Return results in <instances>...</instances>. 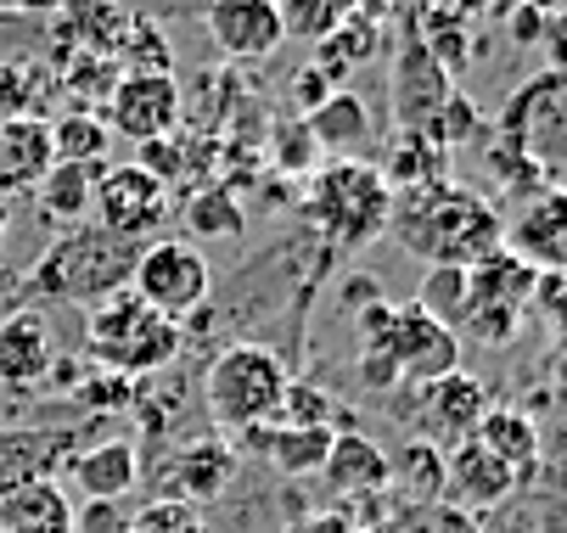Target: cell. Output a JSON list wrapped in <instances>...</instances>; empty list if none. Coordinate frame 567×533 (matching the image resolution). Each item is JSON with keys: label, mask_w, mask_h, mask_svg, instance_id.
Segmentation results:
<instances>
[{"label": "cell", "mask_w": 567, "mask_h": 533, "mask_svg": "<svg viewBox=\"0 0 567 533\" xmlns=\"http://www.w3.org/2000/svg\"><path fill=\"white\" fill-rule=\"evenodd\" d=\"M388 231L427 270L433 264L472 270L477 259H489L501 248V208L489 197H477L472 186L439 180V186H422V191H399L393 213H388Z\"/></svg>", "instance_id": "1"}, {"label": "cell", "mask_w": 567, "mask_h": 533, "mask_svg": "<svg viewBox=\"0 0 567 533\" xmlns=\"http://www.w3.org/2000/svg\"><path fill=\"white\" fill-rule=\"evenodd\" d=\"M303 224L327 242V248H371L388 231V213H393V191L377 175V164L365 158H327L309 180H303Z\"/></svg>", "instance_id": "2"}, {"label": "cell", "mask_w": 567, "mask_h": 533, "mask_svg": "<svg viewBox=\"0 0 567 533\" xmlns=\"http://www.w3.org/2000/svg\"><path fill=\"white\" fill-rule=\"evenodd\" d=\"M85 348H91V359L102 370L130 376V383H146V376H164L181 359L186 332L124 286V292L102 297L96 310H85Z\"/></svg>", "instance_id": "3"}, {"label": "cell", "mask_w": 567, "mask_h": 533, "mask_svg": "<svg viewBox=\"0 0 567 533\" xmlns=\"http://www.w3.org/2000/svg\"><path fill=\"white\" fill-rule=\"evenodd\" d=\"M135 259H141L135 242L107 237L102 224H73L68 237H56V242L40 253V264L29 270V286H34L40 297L85 303V310H96L102 297H113V292L130 286Z\"/></svg>", "instance_id": "4"}, {"label": "cell", "mask_w": 567, "mask_h": 533, "mask_svg": "<svg viewBox=\"0 0 567 533\" xmlns=\"http://www.w3.org/2000/svg\"><path fill=\"white\" fill-rule=\"evenodd\" d=\"M287 383L292 370L270 343H230L203 376V410L219 432H248L276 421Z\"/></svg>", "instance_id": "5"}, {"label": "cell", "mask_w": 567, "mask_h": 533, "mask_svg": "<svg viewBox=\"0 0 567 533\" xmlns=\"http://www.w3.org/2000/svg\"><path fill=\"white\" fill-rule=\"evenodd\" d=\"M495 140L512 146L528 169H539L545 180L561 186L567 175V73L561 67H539L506 96L501 118H495Z\"/></svg>", "instance_id": "6"}, {"label": "cell", "mask_w": 567, "mask_h": 533, "mask_svg": "<svg viewBox=\"0 0 567 533\" xmlns=\"http://www.w3.org/2000/svg\"><path fill=\"white\" fill-rule=\"evenodd\" d=\"M360 343H377L393 359L399 383H411V388H427L439 376L461 370V337L450 326H439L416 297L411 303L377 297L371 310H360Z\"/></svg>", "instance_id": "7"}, {"label": "cell", "mask_w": 567, "mask_h": 533, "mask_svg": "<svg viewBox=\"0 0 567 533\" xmlns=\"http://www.w3.org/2000/svg\"><path fill=\"white\" fill-rule=\"evenodd\" d=\"M130 292L141 303H152L164 321H186L192 310H203L208 292H214V270L203 259L197 242H146L130 275Z\"/></svg>", "instance_id": "8"}, {"label": "cell", "mask_w": 567, "mask_h": 533, "mask_svg": "<svg viewBox=\"0 0 567 533\" xmlns=\"http://www.w3.org/2000/svg\"><path fill=\"white\" fill-rule=\"evenodd\" d=\"M91 213H96V224L107 237L146 248L157 231H164V219H169V186L152 180L141 164H107Z\"/></svg>", "instance_id": "9"}, {"label": "cell", "mask_w": 567, "mask_h": 533, "mask_svg": "<svg viewBox=\"0 0 567 533\" xmlns=\"http://www.w3.org/2000/svg\"><path fill=\"white\" fill-rule=\"evenodd\" d=\"M186 118V96L175 85V73H118L113 91L102 96V124L124 135L130 146L175 135Z\"/></svg>", "instance_id": "10"}, {"label": "cell", "mask_w": 567, "mask_h": 533, "mask_svg": "<svg viewBox=\"0 0 567 533\" xmlns=\"http://www.w3.org/2000/svg\"><path fill=\"white\" fill-rule=\"evenodd\" d=\"M501 248L523 259L534 275L567 270V186H539L517 197L512 213H501Z\"/></svg>", "instance_id": "11"}, {"label": "cell", "mask_w": 567, "mask_h": 533, "mask_svg": "<svg viewBox=\"0 0 567 533\" xmlns=\"http://www.w3.org/2000/svg\"><path fill=\"white\" fill-rule=\"evenodd\" d=\"M388 96H393V124H399V129H416V135H427L433 118H439V107L455 96V80L427 56V45L416 40L411 18H404V34H399V56H393Z\"/></svg>", "instance_id": "12"}, {"label": "cell", "mask_w": 567, "mask_h": 533, "mask_svg": "<svg viewBox=\"0 0 567 533\" xmlns=\"http://www.w3.org/2000/svg\"><path fill=\"white\" fill-rule=\"evenodd\" d=\"M203 29L214 40V51L236 67H248V62H265L281 51V12H276V0H208L203 7Z\"/></svg>", "instance_id": "13"}, {"label": "cell", "mask_w": 567, "mask_h": 533, "mask_svg": "<svg viewBox=\"0 0 567 533\" xmlns=\"http://www.w3.org/2000/svg\"><path fill=\"white\" fill-rule=\"evenodd\" d=\"M517 472L512 467H501L489 449H483L477 438H466V443H455V449H444V505H455V511H466V516H489V511H501V505H512L517 500Z\"/></svg>", "instance_id": "14"}, {"label": "cell", "mask_w": 567, "mask_h": 533, "mask_svg": "<svg viewBox=\"0 0 567 533\" xmlns=\"http://www.w3.org/2000/svg\"><path fill=\"white\" fill-rule=\"evenodd\" d=\"M241 478V454L225 438H197L186 443L175 461L157 472V494L164 500H186V505H214L230 494V483Z\"/></svg>", "instance_id": "15"}, {"label": "cell", "mask_w": 567, "mask_h": 533, "mask_svg": "<svg viewBox=\"0 0 567 533\" xmlns=\"http://www.w3.org/2000/svg\"><path fill=\"white\" fill-rule=\"evenodd\" d=\"M416 399H422L427 443H439V449L466 443V438L477 432L483 410L495 405V399H489V388H483V376H472L466 365H461V370H450V376H439V383H427V388H416Z\"/></svg>", "instance_id": "16"}, {"label": "cell", "mask_w": 567, "mask_h": 533, "mask_svg": "<svg viewBox=\"0 0 567 533\" xmlns=\"http://www.w3.org/2000/svg\"><path fill=\"white\" fill-rule=\"evenodd\" d=\"M73 449H79V438L62 427H29V421L0 427V500L29 483H45L56 467H68Z\"/></svg>", "instance_id": "17"}, {"label": "cell", "mask_w": 567, "mask_h": 533, "mask_svg": "<svg viewBox=\"0 0 567 533\" xmlns=\"http://www.w3.org/2000/svg\"><path fill=\"white\" fill-rule=\"evenodd\" d=\"M241 438V454H248L254 467H270L281 478H309L327 467L332 454V427H287V421H265V427H248L236 432Z\"/></svg>", "instance_id": "18"}, {"label": "cell", "mask_w": 567, "mask_h": 533, "mask_svg": "<svg viewBox=\"0 0 567 533\" xmlns=\"http://www.w3.org/2000/svg\"><path fill=\"white\" fill-rule=\"evenodd\" d=\"M56 146L51 118H0V197H34V186L51 175Z\"/></svg>", "instance_id": "19"}, {"label": "cell", "mask_w": 567, "mask_h": 533, "mask_svg": "<svg viewBox=\"0 0 567 533\" xmlns=\"http://www.w3.org/2000/svg\"><path fill=\"white\" fill-rule=\"evenodd\" d=\"M124 23H130V12L118 7V0H62V7L51 12L56 56H102V62H113Z\"/></svg>", "instance_id": "20"}, {"label": "cell", "mask_w": 567, "mask_h": 533, "mask_svg": "<svg viewBox=\"0 0 567 533\" xmlns=\"http://www.w3.org/2000/svg\"><path fill=\"white\" fill-rule=\"evenodd\" d=\"M56 370V337L45 315L18 310L0 321V388H40Z\"/></svg>", "instance_id": "21"}, {"label": "cell", "mask_w": 567, "mask_h": 533, "mask_svg": "<svg viewBox=\"0 0 567 533\" xmlns=\"http://www.w3.org/2000/svg\"><path fill=\"white\" fill-rule=\"evenodd\" d=\"M327 483H332V494H343V500H377V494H388L393 489V461H388V449L377 443V438H365V432H338L332 438V454H327Z\"/></svg>", "instance_id": "22"}, {"label": "cell", "mask_w": 567, "mask_h": 533, "mask_svg": "<svg viewBox=\"0 0 567 533\" xmlns=\"http://www.w3.org/2000/svg\"><path fill=\"white\" fill-rule=\"evenodd\" d=\"M68 478L85 500H124L141 483V449L130 438H102L68 454Z\"/></svg>", "instance_id": "23"}, {"label": "cell", "mask_w": 567, "mask_h": 533, "mask_svg": "<svg viewBox=\"0 0 567 533\" xmlns=\"http://www.w3.org/2000/svg\"><path fill=\"white\" fill-rule=\"evenodd\" d=\"M472 438H477L483 449H489L501 467H512L523 489L534 483V472H539V454H545V432H539V421H534L528 410H517V405H489Z\"/></svg>", "instance_id": "24"}, {"label": "cell", "mask_w": 567, "mask_h": 533, "mask_svg": "<svg viewBox=\"0 0 567 533\" xmlns=\"http://www.w3.org/2000/svg\"><path fill=\"white\" fill-rule=\"evenodd\" d=\"M534 286L539 275L512 259L506 248H495L489 259H477L466 270V310H512V315H528L534 310Z\"/></svg>", "instance_id": "25"}, {"label": "cell", "mask_w": 567, "mask_h": 533, "mask_svg": "<svg viewBox=\"0 0 567 533\" xmlns=\"http://www.w3.org/2000/svg\"><path fill=\"white\" fill-rule=\"evenodd\" d=\"M377 175L388 180L393 197H399V191H422V186L450 180V151L433 146L427 135H416V129H393L388 151L377 158Z\"/></svg>", "instance_id": "26"}, {"label": "cell", "mask_w": 567, "mask_h": 533, "mask_svg": "<svg viewBox=\"0 0 567 533\" xmlns=\"http://www.w3.org/2000/svg\"><path fill=\"white\" fill-rule=\"evenodd\" d=\"M303 124H309L315 146L332 151V158H360V151L371 146V107H365L349 85L332 91L315 113H303Z\"/></svg>", "instance_id": "27"}, {"label": "cell", "mask_w": 567, "mask_h": 533, "mask_svg": "<svg viewBox=\"0 0 567 533\" xmlns=\"http://www.w3.org/2000/svg\"><path fill=\"white\" fill-rule=\"evenodd\" d=\"M96 186H102V169L96 164H51V175L34 186V202L51 224H85L91 208H96Z\"/></svg>", "instance_id": "28"}, {"label": "cell", "mask_w": 567, "mask_h": 533, "mask_svg": "<svg viewBox=\"0 0 567 533\" xmlns=\"http://www.w3.org/2000/svg\"><path fill=\"white\" fill-rule=\"evenodd\" d=\"M73 511L79 505L62 494V483L45 478L0 500V533H73Z\"/></svg>", "instance_id": "29"}, {"label": "cell", "mask_w": 567, "mask_h": 533, "mask_svg": "<svg viewBox=\"0 0 567 533\" xmlns=\"http://www.w3.org/2000/svg\"><path fill=\"white\" fill-rule=\"evenodd\" d=\"M377 45H382V23H377L365 7H360L343 29H332L327 40L315 45L309 67H320V73H327V85H332V91H343L349 73H354L360 62H371V56H377Z\"/></svg>", "instance_id": "30"}, {"label": "cell", "mask_w": 567, "mask_h": 533, "mask_svg": "<svg viewBox=\"0 0 567 533\" xmlns=\"http://www.w3.org/2000/svg\"><path fill=\"white\" fill-rule=\"evenodd\" d=\"M56 91V67L29 56H0V118H45Z\"/></svg>", "instance_id": "31"}, {"label": "cell", "mask_w": 567, "mask_h": 533, "mask_svg": "<svg viewBox=\"0 0 567 533\" xmlns=\"http://www.w3.org/2000/svg\"><path fill=\"white\" fill-rule=\"evenodd\" d=\"M51 146H56V164H96V169H107L113 129L91 107H62L51 118Z\"/></svg>", "instance_id": "32"}, {"label": "cell", "mask_w": 567, "mask_h": 533, "mask_svg": "<svg viewBox=\"0 0 567 533\" xmlns=\"http://www.w3.org/2000/svg\"><path fill=\"white\" fill-rule=\"evenodd\" d=\"M186 224L197 242H236L241 224H248V213H241V197L225 186V180H203L186 202Z\"/></svg>", "instance_id": "33"}, {"label": "cell", "mask_w": 567, "mask_h": 533, "mask_svg": "<svg viewBox=\"0 0 567 533\" xmlns=\"http://www.w3.org/2000/svg\"><path fill=\"white\" fill-rule=\"evenodd\" d=\"M393 461V483L404 494V505H433L444 500V449L427 443V438H411L399 454H388Z\"/></svg>", "instance_id": "34"}, {"label": "cell", "mask_w": 567, "mask_h": 533, "mask_svg": "<svg viewBox=\"0 0 567 533\" xmlns=\"http://www.w3.org/2000/svg\"><path fill=\"white\" fill-rule=\"evenodd\" d=\"M411 29H416V40L427 45V56L450 73V80L466 67V56H472V23L466 18H455L450 7H422L411 18Z\"/></svg>", "instance_id": "35"}, {"label": "cell", "mask_w": 567, "mask_h": 533, "mask_svg": "<svg viewBox=\"0 0 567 533\" xmlns=\"http://www.w3.org/2000/svg\"><path fill=\"white\" fill-rule=\"evenodd\" d=\"M113 67L118 73H175V45H169L164 23L130 12V23L118 34V51H113Z\"/></svg>", "instance_id": "36"}, {"label": "cell", "mask_w": 567, "mask_h": 533, "mask_svg": "<svg viewBox=\"0 0 567 533\" xmlns=\"http://www.w3.org/2000/svg\"><path fill=\"white\" fill-rule=\"evenodd\" d=\"M528 489L539 500V533H567V432H556V443H545ZM528 489H517V494H528Z\"/></svg>", "instance_id": "37"}, {"label": "cell", "mask_w": 567, "mask_h": 533, "mask_svg": "<svg viewBox=\"0 0 567 533\" xmlns=\"http://www.w3.org/2000/svg\"><path fill=\"white\" fill-rule=\"evenodd\" d=\"M365 0H276L281 12V34L287 40H303V45H320L332 29H343Z\"/></svg>", "instance_id": "38"}, {"label": "cell", "mask_w": 567, "mask_h": 533, "mask_svg": "<svg viewBox=\"0 0 567 533\" xmlns=\"http://www.w3.org/2000/svg\"><path fill=\"white\" fill-rule=\"evenodd\" d=\"M416 303L439 321V326H461V315H466V270L461 264H433L427 275H422V292H416Z\"/></svg>", "instance_id": "39"}, {"label": "cell", "mask_w": 567, "mask_h": 533, "mask_svg": "<svg viewBox=\"0 0 567 533\" xmlns=\"http://www.w3.org/2000/svg\"><path fill=\"white\" fill-rule=\"evenodd\" d=\"M197 151H203V146H197ZM197 151H192L181 135H157V140H141V146H135V158H130V164H141L152 180H164V186L175 191L181 180H192V169H203V164H197Z\"/></svg>", "instance_id": "40"}, {"label": "cell", "mask_w": 567, "mask_h": 533, "mask_svg": "<svg viewBox=\"0 0 567 533\" xmlns=\"http://www.w3.org/2000/svg\"><path fill=\"white\" fill-rule=\"evenodd\" d=\"M124 533H208V516H203V505L152 494L146 505L130 511V527H124Z\"/></svg>", "instance_id": "41"}, {"label": "cell", "mask_w": 567, "mask_h": 533, "mask_svg": "<svg viewBox=\"0 0 567 533\" xmlns=\"http://www.w3.org/2000/svg\"><path fill=\"white\" fill-rule=\"evenodd\" d=\"M270 164L281 175H292V180H309L320 169V146H315V135H309L303 118H287V124L270 129Z\"/></svg>", "instance_id": "42"}, {"label": "cell", "mask_w": 567, "mask_h": 533, "mask_svg": "<svg viewBox=\"0 0 567 533\" xmlns=\"http://www.w3.org/2000/svg\"><path fill=\"white\" fill-rule=\"evenodd\" d=\"M276 421H287V427H332V432H338L343 416H338V399H332L327 388H315V383H303V376H292L287 394H281Z\"/></svg>", "instance_id": "43"}, {"label": "cell", "mask_w": 567, "mask_h": 533, "mask_svg": "<svg viewBox=\"0 0 567 533\" xmlns=\"http://www.w3.org/2000/svg\"><path fill=\"white\" fill-rule=\"evenodd\" d=\"M388 533H483V522L455 511V505H444V500H433V505H399Z\"/></svg>", "instance_id": "44"}, {"label": "cell", "mask_w": 567, "mask_h": 533, "mask_svg": "<svg viewBox=\"0 0 567 533\" xmlns=\"http://www.w3.org/2000/svg\"><path fill=\"white\" fill-rule=\"evenodd\" d=\"M483 135V113L472 107V96H450L444 107H439V118H433V129H427V140L433 146H444V151H455V146H466V140H477Z\"/></svg>", "instance_id": "45"}, {"label": "cell", "mask_w": 567, "mask_h": 533, "mask_svg": "<svg viewBox=\"0 0 567 533\" xmlns=\"http://www.w3.org/2000/svg\"><path fill=\"white\" fill-rule=\"evenodd\" d=\"M79 399H85L91 410H124V405H135V383H130V376H113V370H91V383L85 388H79Z\"/></svg>", "instance_id": "46"}, {"label": "cell", "mask_w": 567, "mask_h": 533, "mask_svg": "<svg viewBox=\"0 0 567 533\" xmlns=\"http://www.w3.org/2000/svg\"><path fill=\"white\" fill-rule=\"evenodd\" d=\"M534 310L556 326V343H567V270H561V275H539V286H534Z\"/></svg>", "instance_id": "47"}, {"label": "cell", "mask_w": 567, "mask_h": 533, "mask_svg": "<svg viewBox=\"0 0 567 533\" xmlns=\"http://www.w3.org/2000/svg\"><path fill=\"white\" fill-rule=\"evenodd\" d=\"M130 511L124 500H85V511H73V533H124Z\"/></svg>", "instance_id": "48"}, {"label": "cell", "mask_w": 567, "mask_h": 533, "mask_svg": "<svg viewBox=\"0 0 567 533\" xmlns=\"http://www.w3.org/2000/svg\"><path fill=\"white\" fill-rule=\"evenodd\" d=\"M327 96H332V85H327V73H320V67H309V62H303V67L292 73V107H298V118H303V113H315V107L327 102Z\"/></svg>", "instance_id": "49"}, {"label": "cell", "mask_w": 567, "mask_h": 533, "mask_svg": "<svg viewBox=\"0 0 567 533\" xmlns=\"http://www.w3.org/2000/svg\"><path fill=\"white\" fill-rule=\"evenodd\" d=\"M124 12H135V18H152V23H164V18H192V12H203L208 0H118Z\"/></svg>", "instance_id": "50"}, {"label": "cell", "mask_w": 567, "mask_h": 533, "mask_svg": "<svg viewBox=\"0 0 567 533\" xmlns=\"http://www.w3.org/2000/svg\"><path fill=\"white\" fill-rule=\"evenodd\" d=\"M539 45H545L550 67H561V73H567V7H550V18H545V34H539Z\"/></svg>", "instance_id": "51"}, {"label": "cell", "mask_w": 567, "mask_h": 533, "mask_svg": "<svg viewBox=\"0 0 567 533\" xmlns=\"http://www.w3.org/2000/svg\"><path fill=\"white\" fill-rule=\"evenodd\" d=\"M292 533H365V522H354L349 511H315V516H303Z\"/></svg>", "instance_id": "52"}, {"label": "cell", "mask_w": 567, "mask_h": 533, "mask_svg": "<svg viewBox=\"0 0 567 533\" xmlns=\"http://www.w3.org/2000/svg\"><path fill=\"white\" fill-rule=\"evenodd\" d=\"M444 7L472 23V18H483V12H506V0H444Z\"/></svg>", "instance_id": "53"}, {"label": "cell", "mask_w": 567, "mask_h": 533, "mask_svg": "<svg viewBox=\"0 0 567 533\" xmlns=\"http://www.w3.org/2000/svg\"><path fill=\"white\" fill-rule=\"evenodd\" d=\"M12 224H18V208L0 197V259H7V242H12Z\"/></svg>", "instance_id": "54"}, {"label": "cell", "mask_w": 567, "mask_h": 533, "mask_svg": "<svg viewBox=\"0 0 567 533\" xmlns=\"http://www.w3.org/2000/svg\"><path fill=\"white\" fill-rule=\"evenodd\" d=\"M550 376H556V394L567 399V343H556V359H550Z\"/></svg>", "instance_id": "55"}, {"label": "cell", "mask_w": 567, "mask_h": 533, "mask_svg": "<svg viewBox=\"0 0 567 533\" xmlns=\"http://www.w3.org/2000/svg\"><path fill=\"white\" fill-rule=\"evenodd\" d=\"M12 7H18V12H29V18H51V12L62 7V0H12Z\"/></svg>", "instance_id": "56"}]
</instances>
